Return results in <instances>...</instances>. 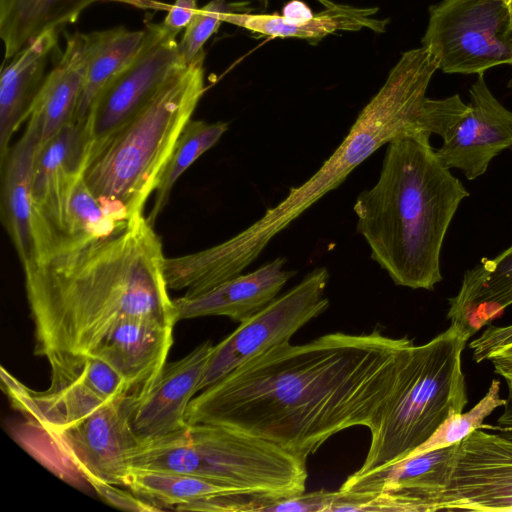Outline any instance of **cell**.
<instances>
[{"label":"cell","instance_id":"obj_1","mask_svg":"<svg viewBox=\"0 0 512 512\" xmlns=\"http://www.w3.org/2000/svg\"><path fill=\"white\" fill-rule=\"evenodd\" d=\"M413 343L375 328L276 346L201 390L186 421L222 424L307 461L345 429H374Z\"/></svg>","mask_w":512,"mask_h":512},{"label":"cell","instance_id":"obj_2","mask_svg":"<svg viewBox=\"0 0 512 512\" xmlns=\"http://www.w3.org/2000/svg\"><path fill=\"white\" fill-rule=\"evenodd\" d=\"M160 238L143 214L109 237L63 247L23 268L34 353L92 355L119 321L178 322Z\"/></svg>","mask_w":512,"mask_h":512},{"label":"cell","instance_id":"obj_3","mask_svg":"<svg viewBox=\"0 0 512 512\" xmlns=\"http://www.w3.org/2000/svg\"><path fill=\"white\" fill-rule=\"evenodd\" d=\"M436 57L424 46L408 50L390 70L379 91L361 110L332 155L304 183L260 219L228 240L201 250L197 263L213 283L233 278L249 266L279 232L328 192L378 148L403 136H431L440 119L438 99L426 96Z\"/></svg>","mask_w":512,"mask_h":512},{"label":"cell","instance_id":"obj_4","mask_svg":"<svg viewBox=\"0 0 512 512\" xmlns=\"http://www.w3.org/2000/svg\"><path fill=\"white\" fill-rule=\"evenodd\" d=\"M468 196L430 136L399 137L388 143L375 185L355 201L356 230L396 285L431 291L442 281L446 233Z\"/></svg>","mask_w":512,"mask_h":512},{"label":"cell","instance_id":"obj_5","mask_svg":"<svg viewBox=\"0 0 512 512\" xmlns=\"http://www.w3.org/2000/svg\"><path fill=\"white\" fill-rule=\"evenodd\" d=\"M201 54L174 75L86 159L83 178L96 198L127 221L143 214L165 164L203 96Z\"/></svg>","mask_w":512,"mask_h":512},{"label":"cell","instance_id":"obj_6","mask_svg":"<svg viewBox=\"0 0 512 512\" xmlns=\"http://www.w3.org/2000/svg\"><path fill=\"white\" fill-rule=\"evenodd\" d=\"M306 462L271 441L216 423L188 424L138 444L128 458L129 468L195 475L270 505L304 493Z\"/></svg>","mask_w":512,"mask_h":512},{"label":"cell","instance_id":"obj_7","mask_svg":"<svg viewBox=\"0 0 512 512\" xmlns=\"http://www.w3.org/2000/svg\"><path fill=\"white\" fill-rule=\"evenodd\" d=\"M471 336L458 324L425 344L410 345L357 475L407 458L468 403L462 353Z\"/></svg>","mask_w":512,"mask_h":512},{"label":"cell","instance_id":"obj_8","mask_svg":"<svg viewBox=\"0 0 512 512\" xmlns=\"http://www.w3.org/2000/svg\"><path fill=\"white\" fill-rule=\"evenodd\" d=\"M418 512L512 511V439L476 429L416 479Z\"/></svg>","mask_w":512,"mask_h":512},{"label":"cell","instance_id":"obj_9","mask_svg":"<svg viewBox=\"0 0 512 512\" xmlns=\"http://www.w3.org/2000/svg\"><path fill=\"white\" fill-rule=\"evenodd\" d=\"M422 46L448 74H480L512 65L508 0H442L429 9Z\"/></svg>","mask_w":512,"mask_h":512},{"label":"cell","instance_id":"obj_10","mask_svg":"<svg viewBox=\"0 0 512 512\" xmlns=\"http://www.w3.org/2000/svg\"><path fill=\"white\" fill-rule=\"evenodd\" d=\"M145 39L135 58L100 91L82 126L86 159L115 130L139 112L186 64L178 32L145 21Z\"/></svg>","mask_w":512,"mask_h":512},{"label":"cell","instance_id":"obj_11","mask_svg":"<svg viewBox=\"0 0 512 512\" xmlns=\"http://www.w3.org/2000/svg\"><path fill=\"white\" fill-rule=\"evenodd\" d=\"M329 278L327 268H314L297 285L241 322L234 332L214 345L198 392L246 361L289 343L300 328L329 307V299L324 296Z\"/></svg>","mask_w":512,"mask_h":512},{"label":"cell","instance_id":"obj_12","mask_svg":"<svg viewBox=\"0 0 512 512\" xmlns=\"http://www.w3.org/2000/svg\"><path fill=\"white\" fill-rule=\"evenodd\" d=\"M84 165L83 128L74 122L37 148L31 178L37 259L62 242L68 197Z\"/></svg>","mask_w":512,"mask_h":512},{"label":"cell","instance_id":"obj_13","mask_svg":"<svg viewBox=\"0 0 512 512\" xmlns=\"http://www.w3.org/2000/svg\"><path fill=\"white\" fill-rule=\"evenodd\" d=\"M137 398L129 395L111 401L84 420L56 431L87 483L99 480L124 486L129 455L139 444L130 426Z\"/></svg>","mask_w":512,"mask_h":512},{"label":"cell","instance_id":"obj_14","mask_svg":"<svg viewBox=\"0 0 512 512\" xmlns=\"http://www.w3.org/2000/svg\"><path fill=\"white\" fill-rule=\"evenodd\" d=\"M468 111L436 149L443 164L475 180L503 151L512 150V111L491 92L484 73L469 89Z\"/></svg>","mask_w":512,"mask_h":512},{"label":"cell","instance_id":"obj_15","mask_svg":"<svg viewBox=\"0 0 512 512\" xmlns=\"http://www.w3.org/2000/svg\"><path fill=\"white\" fill-rule=\"evenodd\" d=\"M213 347L207 340L183 358L166 363L151 387L137 398L130 426L139 444L163 438L188 425L186 411L198 393Z\"/></svg>","mask_w":512,"mask_h":512},{"label":"cell","instance_id":"obj_16","mask_svg":"<svg viewBox=\"0 0 512 512\" xmlns=\"http://www.w3.org/2000/svg\"><path fill=\"white\" fill-rule=\"evenodd\" d=\"M173 328L148 318H125L112 327L90 356L111 365L128 383L132 394L140 397L167 363Z\"/></svg>","mask_w":512,"mask_h":512},{"label":"cell","instance_id":"obj_17","mask_svg":"<svg viewBox=\"0 0 512 512\" xmlns=\"http://www.w3.org/2000/svg\"><path fill=\"white\" fill-rule=\"evenodd\" d=\"M286 259L278 257L253 272L239 274L208 291L174 299L177 319L225 316L243 322L275 299L296 272L285 270Z\"/></svg>","mask_w":512,"mask_h":512},{"label":"cell","instance_id":"obj_18","mask_svg":"<svg viewBox=\"0 0 512 512\" xmlns=\"http://www.w3.org/2000/svg\"><path fill=\"white\" fill-rule=\"evenodd\" d=\"M86 67L85 34L67 37L60 59L46 75L31 106L28 124L38 147L74 122Z\"/></svg>","mask_w":512,"mask_h":512},{"label":"cell","instance_id":"obj_19","mask_svg":"<svg viewBox=\"0 0 512 512\" xmlns=\"http://www.w3.org/2000/svg\"><path fill=\"white\" fill-rule=\"evenodd\" d=\"M447 318L471 337L512 305V245L468 269L450 298Z\"/></svg>","mask_w":512,"mask_h":512},{"label":"cell","instance_id":"obj_20","mask_svg":"<svg viewBox=\"0 0 512 512\" xmlns=\"http://www.w3.org/2000/svg\"><path fill=\"white\" fill-rule=\"evenodd\" d=\"M58 32L39 35L3 67L0 77V164L10 152L14 132L29 117L31 106L46 77L49 58L56 48Z\"/></svg>","mask_w":512,"mask_h":512},{"label":"cell","instance_id":"obj_21","mask_svg":"<svg viewBox=\"0 0 512 512\" xmlns=\"http://www.w3.org/2000/svg\"><path fill=\"white\" fill-rule=\"evenodd\" d=\"M118 2L139 9L168 11L158 0H0V36L4 63L44 32H59L96 2Z\"/></svg>","mask_w":512,"mask_h":512},{"label":"cell","instance_id":"obj_22","mask_svg":"<svg viewBox=\"0 0 512 512\" xmlns=\"http://www.w3.org/2000/svg\"><path fill=\"white\" fill-rule=\"evenodd\" d=\"M323 10L305 22H291L278 14H249L237 12V5L227 11L223 21L245 28L252 33L269 37H297L316 44L336 31H360L364 28L384 33L388 18H376L378 7H356L317 0Z\"/></svg>","mask_w":512,"mask_h":512},{"label":"cell","instance_id":"obj_23","mask_svg":"<svg viewBox=\"0 0 512 512\" xmlns=\"http://www.w3.org/2000/svg\"><path fill=\"white\" fill-rule=\"evenodd\" d=\"M38 142L29 126L1 166V210L23 268L38 257L31 178Z\"/></svg>","mask_w":512,"mask_h":512},{"label":"cell","instance_id":"obj_24","mask_svg":"<svg viewBox=\"0 0 512 512\" xmlns=\"http://www.w3.org/2000/svg\"><path fill=\"white\" fill-rule=\"evenodd\" d=\"M7 394L15 407L29 420L58 431L72 426L109 402L79 380L50 385L45 391H33L1 368Z\"/></svg>","mask_w":512,"mask_h":512},{"label":"cell","instance_id":"obj_25","mask_svg":"<svg viewBox=\"0 0 512 512\" xmlns=\"http://www.w3.org/2000/svg\"><path fill=\"white\" fill-rule=\"evenodd\" d=\"M145 34L124 26L85 34L86 67L74 123L83 126L97 95L135 58Z\"/></svg>","mask_w":512,"mask_h":512},{"label":"cell","instance_id":"obj_26","mask_svg":"<svg viewBox=\"0 0 512 512\" xmlns=\"http://www.w3.org/2000/svg\"><path fill=\"white\" fill-rule=\"evenodd\" d=\"M124 487L163 510H175L181 505L215 494L235 492L195 475L137 468H129Z\"/></svg>","mask_w":512,"mask_h":512},{"label":"cell","instance_id":"obj_27","mask_svg":"<svg viewBox=\"0 0 512 512\" xmlns=\"http://www.w3.org/2000/svg\"><path fill=\"white\" fill-rule=\"evenodd\" d=\"M130 222L96 198L82 175L75 181L68 197L64 238L53 250L109 237Z\"/></svg>","mask_w":512,"mask_h":512},{"label":"cell","instance_id":"obj_28","mask_svg":"<svg viewBox=\"0 0 512 512\" xmlns=\"http://www.w3.org/2000/svg\"><path fill=\"white\" fill-rule=\"evenodd\" d=\"M228 123H208L189 120L183 128L155 189L154 205L147 220L154 225L158 215L166 206L171 190L179 177L202 154L214 146L227 131Z\"/></svg>","mask_w":512,"mask_h":512},{"label":"cell","instance_id":"obj_29","mask_svg":"<svg viewBox=\"0 0 512 512\" xmlns=\"http://www.w3.org/2000/svg\"><path fill=\"white\" fill-rule=\"evenodd\" d=\"M46 359L51 368L50 385L79 380L108 401L133 395L125 379L100 358L89 355H53Z\"/></svg>","mask_w":512,"mask_h":512},{"label":"cell","instance_id":"obj_30","mask_svg":"<svg viewBox=\"0 0 512 512\" xmlns=\"http://www.w3.org/2000/svg\"><path fill=\"white\" fill-rule=\"evenodd\" d=\"M506 403L507 399L500 396V381L495 378L491 381L485 395L470 410L446 419L434 434L408 457L452 446L474 430L490 427L483 424L484 420L495 409L504 407Z\"/></svg>","mask_w":512,"mask_h":512},{"label":"cell","instance_id":"obj_31","mask_svg":"<svg viewBox=\"0 0 512 512\" xmlns=\"http://www.w3.org/2000/svg\"><path fill=\"white\" fill-rule=\"evenodd\" d=\"M235 6L227 0H211L197 10L179 41L180 55L186 64L205 53L204 44L224 22V14Z\"/></svg>","mask_w":512,"mask_h":512},{"label":"cell","instance_id":"obj_32","mask_svg":"<svg viewBox=\"0 0 512 512\" xmlns=\"http://www.w3.org/2000/svg\"><path fill=\"white\" fill-rule=\"evenodd\" d=\"M338 491L321 489L308 494L283 499L268 506L264 512H331Z\"/></svg>","mask_w":512,"mask_h":512},{"label":"cell","instance_id":"obj_33","mask_svg":"<svg viewBox=\"0 0 512 512\" xmlns=\"http://www.w3.org/2000/svg\"><path fill=\"white\" fill-rule=\"evenodd\" d=\"M88 484L103 500L116 508L134 512L163 511L161 507L137 496L131 490L118 488V485L99 480H90Z\"/></svg>","mask_w":512,"mask_h":512},{"label":"cell","instance_id":"obj_34","mask_svg":"<svg viewBox=\"0 0 512 512\" xmlns=\"http://www.w3.org/2000/svg\"><path fill=\"white\" fill-rule=\"evenodd\" d=\"M512 344V324L507 326L487 325L480 336L469 344L476 363L486 361L494 352Z\"/></svg>","mask_w":512,"mask_h":512},{"label":"cell","instance_id":"obj_35","mask_svg":"<svg viewBox=\"0 0 512 512\" xmlns=\"http://www.w3.org/2000/svg\"><path fill=\"white\" fill-rule=\"evenodd\" d=\"M197 2L198 0H175L162 23L175 32H181L199 9Z\"/></svg>","mask_w":512,"mask_h":512},{"label":"cell","instance_id":"obj_36","mask_svg":"<svg viewBox=\"0 0 512 512\" xmlns=\"http://www.w3.org/2000/svg\"><path fill=\"white\" fill-rule=\"evenodd\" d=\"M486 361L491 362L495 373L505 379L507 399H512V344L492 353Z\"/></svg>","mask_w":512,"mask_h":512},{"label":"cell","instance_id":"obj_37","mask_svg":"<svg viewBox=\"0 0 512 512\" xmlns=\"http://www.w3.org/2000/svg\"><path fill=\"white\" fill-rule=\"evenodd\" d=\"M282 16L291 22H305L313 17L311 9L300 0H291L283 6Z\"/></svg>","mask_w":512,"mask_h":512},{"label":"cell","instance_id":"obj_38","mask_svg":"<svg viewBox=\"0 0 512 512\" xmlns=\"http://www.w3.org/2000/svg\"><path fill=\"white\" fill-rule=\"evenodd\" d=\"M508 2H509L510 10H511V15H512V0H508Z\"/></svg>","mask_w":512,"mask_h":512}]
</instances>
